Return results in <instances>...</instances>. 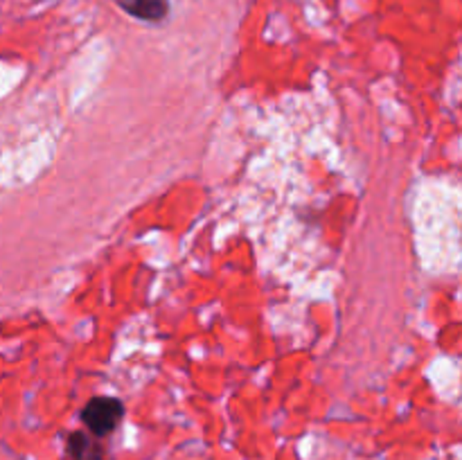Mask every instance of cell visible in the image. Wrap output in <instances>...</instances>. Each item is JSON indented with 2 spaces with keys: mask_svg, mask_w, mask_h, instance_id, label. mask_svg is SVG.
Returning <instances> with one entry per match:
<instances>
[{
  "mask_svg": "<svg viewBox=\"0 0 462 460\" xmlns=\"http://www.w3.org/2000/svg\"><path fill=\"white\" fill-rule=\"evenodd\" d=\"M116 3L131 16L149 23L162 21L170 12V0H116Z\"/></svg>",
  "mask_w": 462,
  "mask_h": 460,
  "instance_id": "obj_2",
  "label": "cell"
},
{
  "mask_svg": "<svg viewBox=\"0 0 462 460\" xmlns=\"http://www.w3.org/2000/svg\"><path fill=\"white\" fill-rule=\"evenodd\" d=\"M66 449L72 460H104L102 445L95 437L86 436L84 431L70 433L66 442Z\"/></svg>",
  "mask_w": 462,
  "mask_h": 460,
  "instance_id": "obj_3",
  "label": "cell"
},
{
  "mask_svg": "<svg viewBox=\"0 0 462 460\" xmlns=\"http://www.w3.org/2000/svg\"><path fill=\"white\" fill-rule=\"evenodd\" d=\"M122 418H125V406L116 397H93L81 410V422L97 437L116 431Z\"/></svg>",
  "mask_w": 462,
  "mask_h": 460,
  "instance_id": "obj_1",
  "label": "cell"
}]
</instances>
